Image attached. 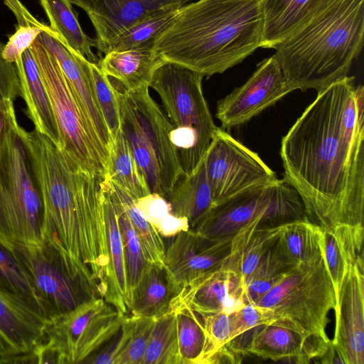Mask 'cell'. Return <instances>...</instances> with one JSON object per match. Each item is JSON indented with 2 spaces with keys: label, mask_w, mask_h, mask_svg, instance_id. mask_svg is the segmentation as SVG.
Masks as SVG:
<instances>
[{
  "label": "cell",
  "mask_w": 364,
  "mask_h": 364,
  "mask_svg": "<svg viewBox=\"0 0 364 364\" xmlns=\"http://www.w3.org/2000/svg\"><path fill=\"white\" fill-rule=\"evenodd\" d=\"M364 88L346 76L317 96L282 138L284 180L322 229L363 225Z\"/></svg>",
  "instance_id": "cell-1"
},
{
  "label": "cell",
  "mask_w": 364,
  "mask_h": 364,
  "mask_svg": "<svg viewBox=\"0 0 364 364\" xmlns=\"http://www.w3.org/2000/svg\"><path fill=\"white\" fill-rule=\"evenodd\" d=\"M26 140L43 205L42 240H54L87 269L104 298L109 257L102 181L36 130L26 132Z\"/></svg>",
  "instance_id": "cell-2"
},
{
  "label": "cell",
  "mask_w": 364,
  "mask_h": 364,
  "mask_svg": "<svg viewBox=\"0 0 364 364\" xmlns=\"http://www.w3.org/2000/svg\"><path fill=\"white\" fill-rule=\"evenodd\" d=\"M262 0H198L181 6L153 49L204 77L221 74L260 47Z\"/></svg>",
  "instance_id": "cell-3"
},
{
  "label": "cell",
  "mask_w": 364,
  "mask_h": 364,
  "mask_svg": "<svg viewBox=\"0 0 364 364\" xmlns=\"http://www.w3.org/2000/svg\"><path fill=\"white\" fill-rule=\"evenodd\" d=\"M364 0H328L309 21L275 47L293 91H319L348 76L363 44Z\"/></svg>",
  "instance_id": "cell-4"
},
{
  "label": "cell",
  "mask_w": 364,
  "mask_h": 364,
  "mask_svg": "<svg viewBox=\"0 0 364 364\" xmlns=\"http://www.w3.org/2000/svg\"><path fill=\"white\" fill-rule=\"evenodd\" d=\"M118 103L120 129L151 193L166 199L183 175L170 133L173 126L144 87L128 91L112 85Z\"/></svg>",
  "instance_id": "cell-5"
},
{
  "label": "cell",
  "mask_w": 364,
  "mask_h": 364,
  "mask_svg": "<svg viewBox=\"0 0 364 364\" xmlns=\"http://www.w3.org/2000/svg\"><path fill=\"white\" fill-rule=\"evenodd\" d=\"M203 77L186 67L164 60L149 83L173 126L170 138L185 175L193 173L201 164L217 128L203 95Z\"/></svg>",
  "instance_id": "cell-6"
},
{
  "label": "cell",
  "mask_w": 364,
  "mask_h": 364,
  "mask_svg": "<svg viewBox=\"0 0 364 364\" xmlns=\"http://www.w3.org/2000/svg\"><path fill=\"white\" fill-rule=\"evenodd\" d=\"M26 132L16 122L0 144V240L10 247L42 242L43 205Z\"/></svg>",
  "instance_id": "cell-7"
},
{
  "label": "cell",
  "mask_w": 364,
  "mask_h": 364,
  "mask_svg": "<svg viewBox=\"0 0 364 364\" xmlns=\"http://www.w3.org/2000/svg\"><path fill=\"white\" fill-rule=\"evenodd\" d=\"M255 304L269 310L270 323L291 329L305 339L330 340L326 331L328 314L335 311L336 299L323 255L291 270Z\"/></svg>",
  "instance_id": "cell-8"
},
{
  "label": "cell",
  "mask_w": 364,
  "mask_h": 364,
  "mask_svg": "<svg viewBox=\"0 0 364 364\" xmlns=\"http://www.w3.org/2000/svg\"><path fill=\"white\" fill-rule=\"evenodd\" d=\"M12 249L27 272L46 319L99 296L92 274L54 240L16 243Z\"/></svg>",
  "instance_id": "cell-9"
},
{
  "label": "cell",
  "mask_w": 364,
  "mask_h": 364,
  "mask_svg": "<svg viewBox=\"0 0 364 364\" xmlns=\"http://www.w3.org/2000/svg\"><path fill=\"white\" fill-rule=\"evenodd\" d=\"M31 48L50 101L60 135L59 147L83 170L104 181L109 150L90 124L55 58L36 41Z\"/></svg>",
  "instance_id": "cell-10"
},
{
  "label": "cell",
  "mask_w": 364,
  "mask_h": 364,
  "mask_svg": "<svg viewBox=\"0 0 364 364\" xmlns=\"http://www.w3.org/2000/svg\"><path fill=\"white\" fill-rule=\"evenodd\" d=\"M260 217L269 226H276L307 215L297 191L283 178H277L215 204L191 230L209 239H221L233 236Z\"/></svg>",
  "instance_id": "cell-11"
},
{
  "label": "cell",
  "mask_w": 364,
  "mask_h": 364,
  "mask_svg": "<svg viewBox=\"0 0 364 364\" xmlns=\"http://www.w3.org/2000/svg\"><path fill=\"white\" fill-rule=\"evenodd\" d=\"M125 316L95 296L48 318L44 337L57 348L61 364L86 363L117 333Z\"/></svg>",
  "instance_id": "cell-12"
},
{
  "label": "cell",
  "mask_w": 364,
  "mask_h": 364,
  "mask_svg": "<svg viewBox=\"0 0 364 364\" xmlns=\"http://www.w3.org/2000/svg\"><path fill=\"white\" fill-rule=\"evenodd\" d=\"M204 164L214 205L277 178L257 153L219 127L214 132Z\"/></svg>",
  "instance_id": "cell-13"
},
{
  "label": "cell",
  "mask_w": 364,
  "mask_h": 364,
  "mask_svg": "<svg viewBox=\"0 0 364 364\" xmlns=\"http://www.w3.org/2000/svg\"><path fill=\"white\" fill-rule=\"evenodd\" d=\"M291 92L273 55L257 65L245 84L217 102L215 117L224 128L240 125Z\"/></svg>",
  "instance_id": "cell-14"
},
{
  "label": "cell",
  "mask_w": 364,
  "mask_h": 364,
  "mask_svg": "<svg viewBox=\"0 0 364 364\" xmlns=\"http://www.w3.org/2000/svg\"><path fill=\"white\" fill-rule=\"evenodd\" d=\"M360 256L345 273L336 299L333 343L345 364L364 363V275Z\"/></svg>",
  "instance_id": "cell-15"
},
{
  "label": "cell",
  "mask_w": 364,
  "mask_h": 364,
  "mask_svg": "<svg viewBox=\"0 0 364 364\" xmlns=\"http://www.w3.org/2000/svg\"><path fill=\"white\" fill-rule=\"evenodd\" d=\"M232 237L209 239L190 229L172 237L164 264L178 291L193 279L221 267L230 254Z\"/></svg>",
  "instance_id": "cell-16"
},
{
  "label": "cell",
  "mask_w": 364,
  "mask_h": 364,
  "mask_svg": "<svg viewBox=\"0 0 364 364\" xmlns=\"http://www.w3.org/2000/svg\"><path fill=\"white\" fill-rule=\"evenodd\" d=\"M36 41L57 61L90 124L109 151L112 140L97 102L90 62L69 48L52 29L42 32Z\"/></svg>",
  "instance_id": "cell-17"
},
{
  "label": "cell",
  "mask_w": 364,
  "mask_h": 364,
  "mask_svg": "<svg viewBox=\"0 0 364 364\" xmlns=\"http://www.w3.org/2000/svg\"><path fill=\"white\" fill-rule=\"evenodd\" d=\"M244 304L241 279L221 266L185 284L172 299L169 309L186 308L200 316L221 311L230 314Z\"/></svg>",
  "instance_id": "cell-18"
},
{
  "label": "cell",
  "mask_w": 364,
  "mask_h": 364,
  "mask_svg": "<svg viewBox=\"0 0 364 364\" xmlns=\"http://www.w3.org/2000/svg\"><path fill=\"white\" fill-rule=\"evenodd\" d=\"M46 320L33 304L0 288V358L32 350L44 338Z\"/></svg>",
  "instance_id": "cell-19"
},
{
  "label": "cell",
  "mask_w": 364,
  "mask_h": 364,
  "mask_svg": "<svg viewBox=\"0 0 364 364\" xmlns=\"http://www.w3.org/2000/svg\"><path fill=\"white\" fill-rule=\"evenodd\" d=\"M330 341L320 337L305 339L291 329L270 323L255 329L245 354L274 361L305 364L318 360Z\"/></svg>",
  "instance_id": "cell-20"
},
{
  "label": "cell",
  "mask_w": 364,
  "mask_h": 364,
  "mask_svg": "<svg viewBox=\"0 0 364 364\" xmlns=\"http://www.w3.org/2000/svg\"><path fill=\"white\" fill-rule=\"evenodd\" d=\"M186 0H90L86 13L95 30L96 48L100 57L119 34L154 11Z\"/></svg>",
  "instance_id": "cell-21"
},
{
  "label": "cell",
  "mask_w": 364,
  "mask_h": 364,
  "mask_svg": "<svg viewBox=\"0 0 364 364\" xmlns=\"http://www.w3.org/2000/svg\"><path fill=\"white\" fill-rule=\"evenodd\" d=\"M102 196L108 251L106 293L103 299L123 315L129 314L132 294L129 285L117 212L108 183L102 181Z\"/></svg>",
  "instance_id": "cell-22"
},
{
  "label": "cell",
  "mask_w": 364,
  "mask_h": 364,
  "mask_svg": "<svg viewBox=\"0 0 364 364\" xmlns=\"http://www.w3.org/2000/svg\"><path fill=\"white\" fill-rule=\"evenodd\" d=\"M282 225L269 226L260 217L242 227L232 236L230 254L222 267L239 277L243 286L262 257L277 241Z\"/></svg>",
  "instance_id": "cell-23"
},
{
  "label": "cell",
  "mask_w": 364,
  "mask_h": 364,
  "mask_svg": "<svg viewBox=\"0 0 364 364\" xmlns=\"http://www.w3.org/2000/svg\"><path fill=\"white\" fill-rule=\"evenodd\" d=\"M26 114L35 130L60 146V135L50 101L31 47L15 62Z\"/></svg>",
  "instance_id": "cell-24"
},
{
  "label": "cell",
  "mask_w": 364,
  "mask_h": 364,
  "mask_svg": "<svg viewBox=\"0 0 364 364\" xmlns=\"http://www.w3.org/2000/svg\"><path fill=\"white\" fill-rule=\"evenodd\" d=\"M328 0H262L260 47H275L309 21Z\"/></svg>",
  "instance_id": "cell-25"
},
{
  "label": "cell",
  "mask_w": 364,
  "mask_h": 364,
  "mask_svg": "<svg viewBox=\"0 0 364 364\" xmlns=\"http://www.w3.org/2000/svg\"><path fill=\"white\" fill-rule=\"evenodd\" d=\"M164 61L153 48L132 49L105 54L100 66L110 81L132 91L149 87L154 70Z\"/></svg>",
  "instance_id": "cell-26"
},
{
  "label": "cell",
  "mask_w": 364,
  "mask_h": 364,
  "mask_svg": "<svg viewBox=\"0 0 364 364\" xmlns=\"http://www.w3.org/2000/svg\"><path fill=\"white\" fill-rule=\"evenodd\" d=\"M363 225L323 229L322 250L337 299L346 269L363 256Z\"/></svg>",
  "instance_id": "cell-27"
},
{
  "label": "cell",
  "mask_w": 364,
  "mask_h": 364,
  "mask_svg": "<svg viewBox=\"0 0 364 364\" xmlns=\"http://www.w3.org/2000/svg\"><path fill=\"white\" fill-rule=\"evenodd\" d=\"M178 290L164 267L149 263L132 289L129 314L158 318L168 312Z\"/></svg>",
  "instance_id": "cell-28"
},
{
  "label": "cell",
  "mask_w": 364,
  "mask_h": 364,
  "mask_svg": "<svg viewBox=\"0 0 364 364\" xmlns=\"http://www.w3.org/2000/svg\"><path fill=\"white\" fill-rule=\"evenodd\" d=\"M166 199L171 213L187 219L193 229L214 205L204 159L195 172L178 179Z\"/></svg>",
  "instance_id": "cell-29"
},
{
  "label": "cell",
  "mask_w": 364,
  "mask_h": 364,
  "mask_svg": "<svg viewBox=\"0 0 364 364\" xmlns=\"http://www.w3.org/2000/svg\"><path fill=\"white\" fill-rule=\"evenodd\" d=\"M323 229L307 217L285 223L277 245L294 268L318 261L323 257Z\"/></svg>",
  "instance_id": "cell-30"
},
{
  "label": "cell",
  "mask_w": 364,
  "mask_h": 364,
  "mask_svg": "<svg viewBox=\"0 0 364 364\" xmlns=\"http://www.w3.org/2000/svg\"><path fill=\"white\" fill-rule=\"evenodd\" d=\"M53 33L69 48L91 63L100 64L101 58L92 51L95 39L83 31L70 0H40Z\"/></svg>",
  "instance_id": "cell-31"
},
{
  "label": "cell",
  "mask_w": 364,
  "mask_h": 364,
  "mask_svg": "<svg viewBox=\"0 0 364 364\" xmlns=\"http://www.w3.org/2000/svg\"><path fill=\"white\" fill-rule=\"evenodd\" d=\"M105 180L116 184L134 199L151 193L120 129L109 148V166Z\"/></svg>",
  "instance_id": "cell-32"
},
{
  "label": "cell",
  "mask_w": 364,
  "mask_h": 364,
  "mask_svg": "<svg viewBox=\"0 0 364 364\" xmlns=\"http://www.w3.org/2000/svg\"><path fill=\"white\" fill-rule=\"evenodd\" d=\"M183 4L175 3L154 11L113 39L105 54L110 51L153 48L156 38L171 24Z\"/></svg>",
  "instance_id": "cell-33"
},
{
  "label": "cell",
  "mask_w": 364,
  "mask_h": 364,
  "mask_svg": "<svg viewBox=\"0 0 364 364\" xmlns=\"http://www.w3.org/2000/svg\"><path fill=\"white\" fill-rule=\"evenodd\" d=\"M107 181L113 198L120 205L139 239L144 255L149 263L164 267L166 245L164 237L136 208L134 198L116 184Z\"/></svg>",
  "instance_id": "cell-34"
},
{
  "label": "cell",
  "mask_w": 364,
  "mask_h": 364,
  "mask_svg": "<svg viewBox=\"0 0 364 364\" xmlns=\"http://www.w3.org/2000/svg\"><path fill=\"white\" fill-rule=\"evenodd\" d=\"M294 269L282 255L276 242L243 284L245 304L256 303Z\"/></svg>",
  "instance_id": "cell-35"
},
{
  "label": "cell",
  "mask_w": 364,
  "mask_h": 364,
  "mask_svg": "<svg viewBox=\"0 0 364 364\" xmlns=\"http://www.w3.org/2000/svg\"><path fill=\"white\" fill-rule=\"evenodd\" d=\"M142 364H181L173 311L156 318Z\"/></svg>",
  "instance_id": "cell-36"
},
{
  "label": "cell",
  "mask_w": 364,
  "mask_h": 364,
  "mask_svg": "<svg viewBox=\"0 0 364 364\" xmlns=\"http://www.w3.org/2000/svg\"><path fill=\"white\" fill-rule=\"evenodd\" d=\"M4 3L15 16L17 24L15 32L4 46L2 56L15 63L42 32L51 28L36 18L20 0H4Z\"/></svg>",
  "instance_id": "cell-37"
},
{
  "label": "cell",
  "mask_w": 364,
  "mask_h": 364,
  "mask_svg": "<svg viewBox=\"0 0 364 364\" xmlns=\"http://www.w3.org/2000/svg\"><path fill=\"white\" fill-rule=\"evenodd\" d=\"M181 364H203L206 336L200 315L186 308H173Z\"/></svg>",
  "instance_id": "cell-38"
},
{
  "label": "cell",
  "mask_w": 364,
  "mask_h": 364,
  "mask_svg": "<svg viewBox=\"0 0 364 364\" xmlns=\"http://www.w3.org/2000/svg\"><path fill=\"white\" fill-rule=\"evenodd\" d=\"M0 288L25 299L43 313L26 271L14 252L12 247L1 240Z\"/></svg>",
  "instance_id": "cell-39"
},
{
  "label": "cell",
  "mask_w": 364,
  "mask_h": 364,
  "mask_svg": "<svg viewBox=\"0 0 364 364\" xmlns=\"http://www.w3.org/2000/svg\"><path fill=\"white\" fill-rule=\"evenodd\" d=\"M230 336L228 345L245 355V336L248 341L255 329L270 323L268 309L253 303H247L230 314Z\"/></svg>",
  "instance_id": "cell-40"
},
{
  "label": "cell",
  "mask_w": 364,
  "mask_h": 364,
  "mask_svg": "<svg viewBox=\"0 0 364 364\" xmlns=\"http://www.w3.org/2000/svg\"><path fill=\"white\" fill-rule=\"evenodd\" d=\"M112 199L117 212L118 224L123 245L127 278L132 294V289L138 283L149 262H148L144 255L139 239L128 217L113 197Z\"/></svg>",
  "instance_id": "cell-41"
},
{
  "label": "cell",
  "mask_w": 364,
  "mask_h": 364,
  "mask_svg": "<svg viewBox=\"0 0 364 364\" xmlns=\"http://www.w3.org/2000/svg\"><path fill=\"white\" fill-rule=\"evenodd\" d=\"M155 320L129 314L127 340L115 364H142Z\"/></svg>",
  "instance_id": "cell-42"
},
{
  "label": "cell",
  "mask_w": 364,
  "mask_h": 364,
  "mask_svg": "<svg viewBox=\"0 0 364 364\" xmlns=\"http://www.w3.org/2000/svg\"><path fill=\"white\" fill-rule=\"evenodd\" d=\"M90 68L97 102L112 140L120 129L119 107L114 90L100 64L90 63Z\"/></svg>",
  "instance_id": "cell-43"
},
{
  "label": "cell",
  "mask_w": 364,
  "mask_h": 364,
  "mask_svg": "<svg viewBox=\"0 0 364 364\" xmlns=\"http://www.w3.org/2000/svg\"><path fill=\"white\" fill-rule=\"evenodd\" d=\"M206 336V346L203 364L220 349L226 346L230 336V314L225 311L200 316Z\"/></svg>",
  "instance_id": "cell-44"
},
{
  "label": "cell",
  "mask_w": 364,
  "mask_h": 364,
  "mask_svg": "<svg viewBox=\"0 0 364 364\" xmlns=\"http://www.w3.org/2000/svg\"><path fill=\"white\" fill-rule=\"evenodd\" d=\"M4 46L0 42V103L10 104L21 96V90L16 64L2 56Z\"/></svg>",
  "instance_id": "cell-45"
},
{
  "label": "cell",
  "mask_w": 364,
  "mask_h": 364,
  "mask_svg": "<svg viewBox=\"0 0 364 364\" xmlns=\"http://www.w3.org/2000/svg\"><path fill=\"white\" fill-rule=\"evenodd\" d=\"M134 202L141 215L155 228L171 213V205L167 199L156 193L134 199Z\"/></svg>",
  "instance_id": "cell-46"
},
{
  "label": "cell",
  "mask_w": 364,
  "mask_h": 364,
  "mask_svg": "<svg viewBox=\"0 0 364 364\" xmlns=\"http://www.w3.org/2000/svg\"><path fill=\"white\" fill-rule=\"evenodd\" d=\"M163 237H172L181 231L189 230L187 219L178 217L171 213L156 228Z\"/></svg>",
  "instance_id": "cell-47"
},
{
  "label": "cell",
  "mask_w": 364,
  "mask_h": 364,
  "mask_svg": "<svg viewBox=\"0 0 364 364\" xmlns=\"http://www.w3.org/2000/svg\"><path fill=\"white\" fill-rule=\"evenodd\" d=\"M38 364H61L60 355L54 345L45 337L33 348Z\"/></svg>",
  "instance_id": "cell-48"
},
{
  "label": "cell",
  "mask_w": 364,
  "mask_h": 364,
  "mask_svg": "<svg viewBox=\"0 0 364 364\" xmlns=\"http://www.w3.org/2000/svg\"><path fill=\"white\" fill-rule=\"evenodd\" d=\"M16 122L14 103H0V144L10 127Z\"/></svg>",
  "instance_id": "cell-49"
},
{
  "label": "cell",
  "mask_w": 364,
  "mask_h": 364,
  "mask_svg": "<svg viewBox=\"0 0 364 364\" xmlns=\"http://www.w3.org/2000/svg\"><path fill=\"white\" fill-rule=\"evenodd\" d=\"M70 1L83 9L86 13L90 9V0H70Z\"/></svg>",
  "instance_id": "cell-50"
},
{
  "label": "cell",
  "mask_w": 364,
  "mask_h": 364,
  "mask_svg": "<svg viewBox=\"0 0 364 364\" xmlns=\"http://www.w3.org/2000/svg\"><path fill=\"white\" fill-rule=\"evenodd\" d=\"M186 1L188 2V1H191V0H186Z\"/></svg>",
  "instance_id": "cell-51"
}]
</instances>
